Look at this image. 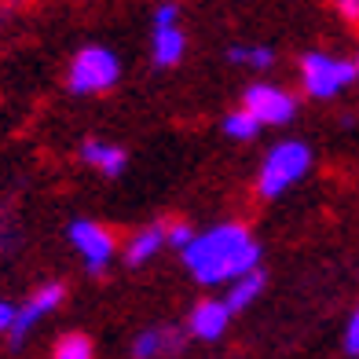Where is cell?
Instances as JSON below:
<instances>
[{
  "instance_id": "cell-1",
  "label": "cell",
  "mask_w": 359,
  "mask_h": 359,
  "mask_svg": "<svg viewBox=\"0 0 359 359\" xmlns=\"http://www.w3.org/2000/svg\"><path fill=\"white\" fill-rule=\"evenodd\" d=\"M184 268L202 286H231L235 279L260 268V242L246 224H217L191 238V246L180 253Z\"/></svg>"
},
{
  "instance_id": "cell-2",
  "label": "cell",
  "mask_w": 359,
  "mask_h": 359,
  "mask_svg": "<svg viewBox=\"0 0 359 359\" xmlns=\"http://www.w3.org/2000/svg\"><path fill=\"white\" fill-rule=\"evenodd\" d=\"M312 172V147L304 140H283L275 143L271 151L260 161V172H257V191L260 198H283V194L301 184V180Z\"/></svg>"
},
{
  "instance_id": "cell-3",
  "label": "cell",
  "mask_w": 359,
  "mask_h": 359,
  "mask_svg": "<svg viewBox=\"0 0 359 359\" xmlns=\"http://www.w3.org/2000/svg\"><path fill=\"white\" fill-rule=\"evenodd\" d=\"M121 81V59L107 44H85L70 59L67 70V88L74 95H103Z\"/></svg>"
},
{
  "instance_id": "cell-4",
  "label": "cell",
  "mask_w": 359,
  "mask_h": 359,
  "mask_svg": "<svg viewBox=\"0 0 359 359\" xmlns=\"http://www.w3.org/2000/svg\"><path fill=\"white\" fill-rule=\"evenodd\" d=\"M355 62L330 52H304L301 55V85L312 100H334L355 81Z\"/></svg>"
},
{
  "instance_id": "cell-5",
  "label": "cell",
  "mask_w": 359,
  "mask_h": 359,
  "mask_svg": "<svg viewBox=\"0 0 359 359\" xmlns=\"http://www.w3.org/2000/svg\"><path fill=\"white\" fill-rule=\"evenodd\" d=\"M67 238L70 246L77 250L81 264L88 268V275H103L110 268V260L118 257V238L107 224H95L88 217H77L67 224Z\"/></svg>"
},
{
  "instance_id": "cell-6",
  "label": "cell",
  "mask_w": 359,
  "mask_h": 359,
  "mask_svg": "<svg viewBox=\"0 0 359 359\" xmlns=\"http://www.w3.org/2000/svg\"><path fill=\"white\" fill-rule=\"evenodd\" d=\"M242 110L253 114L260 128H279V125H290L297 118V100L279 85L257 81V85H250L242 92Z\"/></svg>"
},
{
  "instance_id": "cell-7",
  "label": "cell",
  "mask_w": 359,
  "mask_h": 359,
  "mask_svg": "<svg viewBox=\"0 0 359 359\" xmlns=\"http://www.w3.org/2000/svg\"><path fill=\"white\" fill-rule=\"evenodd\" d=\"M62 301H67V286H62V283H41V286L19 304V312H15V326H11V334H8L11 348H19L22 341L29 337V330H34L44 316H52Z\"/></svg>"
},
{
  "instance_id": "cell-8",
  "label": "cell",
  "mask_w": 359,
  "mask_h": 359,
  "mask_svg": "<svg viewBox=\"0 0 359 359\" xmlns=\"http://www.w3.org/2000/svg\"><path fill=\"white\" fill-rule=\"evenodd\" d=\"M235 312L224 304V297H205L191 308L187 316V334L194 341H220L227 334V326H231Z\"/></svg>"
},
{
  "instance_id": "cell-9",
  "label": "cell",
  "mask_w": 359,
  "mask_h": 359,
  "mask_svg": "<svg viewBox=\"0 0 359 359\" xmlns=\"http://www.w3.org/2000/svg\"><path fill=\"white\" fill-rule=\"evenodd\" d=\"M184 341L180 326H143L133 337V359H172L184 352Z\"/></svg>"
},
{
  "instance_id": "cell-10",
  "label": "cell",
  "mask_w": 359,
  "mask_h": 359,
  "mask_svg": "<svg viewBox=\"0 0 359 359\" xmlns=\"http://www.w3.org/2000/svg\"><path fill=\"white\" fill-rule=\"evenodd\" d=\"M81 161L107 180H118L128 169V151L110 140H85L81 143Z\"/></svg>"
},
{
  "instance_id": "cell-11",
  "label": "cell",
  "mask_w": 359,
  "mask_h": 359,
  "mask_svg": "<svg viewBox=\"0 0 359 359\" xmlns=\"http://www.w3.org/2000/svg\"><path fill=\"white\" fill-rule=\"evenodd\" d=\"M184 52H187V34L180 26L151 29V62L158 70H172L176 62H184Z\"/></svg>"
},
{
  "instance_id": "cell-12",
  "label": "cell",
  "mask_w": 359,
  "mask_h": 359,
  "mask_svg": "<svg viewBox=\"0 0 359 359\" xmlns=\"http://www.w3.org/2000/svg\"><path fill=\"white\" fill-rule=\"evenodd\" d=\"M165 250V224H147L125 242V264L128 268H143Z\"/></svg>"
},
{
  "instance_id": "cell-13",
  "label": "cell",
  "mask_w": 359,
  "mask_h": 359,
  "mask_svg": "<svg viewBox=\"0 0 359 359\" xmlns=\"http://www.w3.org/2000/svg\"><path fill=\"white\" fill-rule=\"evenodd\" d=\"M264 290H268V275L264 271H250V275H242V279H235L231 286H227L224 293V304L231 308V312H246V308H253L260 297H264Z\"/></svg>"
},
{
  "instance_id": "cell-14",
  "label": "cell",
  "mask_w": 359,
  "mask_h": 359,
  "mask_svg": "<svg viewBox=\"0 0 359 359\" xmlns=\"http://www.w3.org/2000/svg\"><path fill=\"white\" fill-rule=\"evenodd\" d=\"M227 59L235 67H246V70H271L275 67V48L268 44H231L227 48Z\"/></svg>"
},
{
  "instance_id": "cell-15",
  "label": "cell",
  "mask_w": 359,
  "mask_h": 359,
  "mask_svg": "<svg viewBox=\"0 0 359 359\" xmlns=\"http://www.w3.org/2000/svg\"><path fill=\"white\" fill-rule=\"evenodd\" d=\"M224 136L227 140H235V143H250V140H257L260 136V125H257V118L253 114H246V110H231V114H224Z\"/></svg>"
},
{
  "instance_id": "cell-16",
  "label": "cell",
  "mask_w": 359,
  "mask_h": 359,
  "mask_svg": "<svg viewBox=\"0 0 359 359\" xmlns=\"http://www.w3.org/2000/svg\"><path fill=\"white\" fill-rule=\"evenodd\" d=\"M52 359H95V348H92V341L88 334H62L55 341V348H52Z\"/></svg>"
},
{
  "instance_id": "cell-17",
  "label": "cell",
  "mask_w": 359,
  "mask_h": 359,
  "mask_svg": "<svg viewBox=\"0 0 359 359\" xmlns=\"http://www.w3.org/2000/svg\"><path fill=\"white\" fill-rule=\"evenodd\" d=\"M194 235H198V231H194L191 224H184V220H169V224H165V246H172V250H180V253L191 246Z\"/></svg>"
},
{
  "instance_id": "cell-18",
  "label": "cell",
  "mask_w": 359,
  "mask_h": 359,
  "mask_svg": "<svg viewBox=\"0 0 359 359\" xmlns=\"http://www.w3.org/2000/svg\"><path fill=\"white\" fill-rule=\"evenodd\" d=\"M158 26H180V4L176 0H161V4H154L151 29H158Z\"/></svg>"
},
{
  "instance_id": "cell-19",
  "label": "cell",
  "mask_w": 359,
  "mask_h": 359,
  "mask_svg": "<svg viewBox=\"0 0 359 359\" xmlns=\"http://www.w3.org/2000/svg\"><path fill=\"white\" fill-rule=\"evenodd\" d=\"M345 352L359 359V308H355V312L348 316V323H345Z\"/></svg>"
},
{
  "instance_id": "cell-20",
  "label": "cell",
  "mask_w": 359,
  "mask_h": 359,
  "mask_svg": "<svg viewBox=\"0 0 359 359\" xmlns=\"http://www.w3.org/2000/svg\"><path fill=\"white\" fill-rule=\"evenodd\" d=\"M334 8L345 22H352V26L359 22V0H334Z\"/></svg>"
},
{
  "instance_id": "cell-21",
  "label": "cell",
  "mask_w": 359,
  "mask_h": 359,
  "mask_svg": "<svg viewBox=\"0 0 359 359\" xmlns=\"http://www.w3.org/2000/svg\"><path fill=\"white\" fill-rule=\"evenodd\" d=\"M15 312H19V304L0 301V334H11V326H15Z\"/></svg>"
},
{
  "instance_id": "cell-22",
  "label": "cell",
  "mask_w": 359,
  "mask_h": 359,
  "mask_svg": "<svg viewBox=\"0 0 359 359\" xmlns=\"http://www.w3.org/2000/svg\"><path fill=\"white\" fill-rule=\"evenodd\" d=\"M352 62H355V74H359V55H355V59H352Z\"/></svg>"
}]
</instances>
